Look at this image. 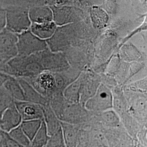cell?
I'll list each match as a JSON object with an SVG mask.
<instances>
[{
  "label": "cell",
  "instance_id": "5bb4252c",
  "mask_svg": "<svg viewBox=\"0 0 147 147\" xmlns=\"http://www.w3.org/2000/svg\"><path fill=\"white\" fill-rule=\"evenodd\" d=\"M57 26L53 22L43 24H31L30 31L32 33L42 40H47L52 37L56 31Z\"/></svg>",
  "mask_w": 147,
  "mask_h": 147
},
{
  "label": "cell",
  "instance_id": "2e32d148",
  "mask_svg": "<svg viewBox=\"0 0 147 147\" xmlns=\"http://www.w3.org/2000/svg\"><path fill=\"white\" fill-rule=\"evenodd\" d=\"M80 79L79 76L78 79L68 85L63 90V97L69 104H79L80 98Z\"/></svg>",
  "mask_w": 147,
  "mask_h": 147
},
{
  "label": "cell",
  "instance_id": "ffe728a7",
  "mask_svg": "<svg viewBox=\"0 0 147 147\" xmlns=\"http://www.w3.org/2000/svg\"><path fill=\"white\" fill-rule=\"evenodd\" d=\"M49 138L47 129L43 120L39 130L32 140L29 147H45Z\"/></svg>",
  "mask_w": 147,
  "mask_h": 147
},
{
  "label": "cell",
  "instance_id": "4fadbf2b",
  "mask_svg": "<svg viewBox=\"0 0 147 147\" xmlns=\"http://www.w3.org/2000/svg\"><path fill=\"white\" fill-rule=\"evenodd\" d=\"M23 90L25 100L27 102L36 104L44 106L49 102L42 95L34 89L26 80L22 78H16Z\"/></svg>",
  "mask_w": 147,
  "mask_h": 147
},
{
  "label": "cell",
  "instance_id": "44dd1931",
  "mask_svg": "<svg viewBox=\"0 0 147 147\" xmlns=\"http://www.w3.org/2000/svg\"><path fill=\"white\" fill-rule=\"evenodd\" d=\"M14 104V100L3 86L0 88V118L3 113Z\"/></svg>",
  "mask_w": 147,
  "mask_h": 147
},
{
  "label": "cell",
  "instance_id": "8992f818",
  "mask_svg": "<svg viewBox=\"0 0 147 147\" xmlns=\"http://www.w3.org/2000/svg\"><path fill=\"white\" fill-rule=\"evenodd\" d=\"M46 3L53 11V21L57 26L78 22L84 18L83 11L78 8L69 6H58L49 1H47Z\"/></svg>",
  "mask_w": 147,
  "mask_h": 147
},
{
  "label": "cell",
  "instance_id": "ba28073f",
  "mask_svg": "<svg viewBox=\"0 0 147 147\" xmlns=\"http://www.w3.org/2000/svg\"><path fill=\"white\" fill-rule=\"evenodd\" d=\"M28 14L31 24H43L53 21V11L45 1H31Z\"/></svg>",
  "mask_w": 147,
  "mask_h": 147
},
{
  "label": "cell",
  "instance_id": "5b68a950",
  "mask_svg": "<svg viewBox=\"0 0 147 147\" xmlns=\"http://www.w3.org/2000/svg\"><path fill=\"white\" fill-rule=\"evenodd\" d=\"M89 112L100 113L113 108V93L111 89L103 84H100L94 95L84 104Z\"/></svg>",
  "mask_w": 147,
  "mask_h": 147
},
{
  "label": "cell",
  "instance_id": "d6986e66",
  "mask_svg": "<svg viewBox=\"0 0 147 147\" xmlns=\"http://www.w3.org/2000/svg\"><path fill=\"white\" fill-rule=\"evenodd\" d=\"M42 121L41 120L22 121L20 126L30 142L39 130Z\"/></svg>",
  "mask_w": 147,
  "mask_h": 147
},
{
  "label": "cell",
  "instance_id": "6da1fadb",
  "mask_svg": "<svg viewBox=\"0 0 147 147\" xmlns=\"http://www.w3.org/2000/svg\"><path fill=\"white\" fill-rule=\"evenodd\" d=\"M0 3L5 11L6 30L16 34L30 30L31 1H0Z\"/></svg>",
  "mask_w": 147,
  "mask_h": 147
},
{
  "label": "cell",
  "instance_id": "52a82bcc",
  "mask_svg": "<svg viewBox=\"0 0 147 147\" xmlns=\"http://www.w3.org/2000/svg\"><path fill=\"white\" fill-rule=\"evenodd\" d=\"M25 80L48 101L53 95L58 91L53 73L49 71H42L35 78Z\"/></svg>",
  "mask_w": 147,
  "mask_h": 147
},
{
  "label": "cell",
  "instance_id": "8fae6325",
  "mask_svg": "<svg viewBox=\"0 0 147 147\" xmlns=\"http://www.w3.org/2000/svg\"><path fill=\"white\" fill-rule=\"evenodd\" d=\"M14 104L22 121L44 120L42 106L27 101H14Z\"/></svg>",
  "mask_w": 147,
  "mask_h": 147
},
{
  "label": "cell",
  "instance_id": "d4e9b609",
  "mask_svg": "<svg viewBox=\"0 0 147 147\" xmlns=\"http://www.w3.org/2000/svg\"><path fill=\"white\" fill-rule=\"evenodd\" d=\"M121 56L124 57L126 55H128L126 58H127L126 61H134L136 60L137 59H138L141 58V55H140V53L137 50L135 47H122L121 50Z\"/></svg>",
  "mask_w": 147,
  "mask_h": 147
},
{
  "label": "cell",
  "instance_id": "7a4b0ae2",
  "mask_svg": "<svg viewBox=\"0 0 147 147\" xmlns=\"http://www.w3.org/2000/svg\"><path fill=\"white\" fill-rule=\"evenodd\" d=\"M0 71L15 78H35L44 71L36 55L29 56L17 55L0 67Z\"/></svg>",
  "mask_w": 147,
  "mask_h": 147
},
{
  "label": "cell",
  "instance_id": "ac0fdd59",
  "mask_svg": "<svg viewBox=\"0 0 147 147\" xmlns=\"http://www.w3.org/2000/svg\"><path fill=\"white\" fill-rule=\"evenodd\" d=\"M96 115L98 117L100 123H101V126L105 127L114 128L118 126L120 123L119 117L115 111L112 110L96 113Z\"/></svg>",
  "mask_w": 147,
  "mask_h": 147
},
{
  "label": "cell",
  "instance_id": "e0dca14e",
  "mask_svg": "<svg viewBox=\"0 0 147 147\" xmlns=\"http://www.w3.org/2000/svg\"><path fill=\"white\" fill-rule=\"evenodd\" d=\"M3 87L9 93L14 101H25L23 90L16 78L11 76L3 85Z\"/></svg>",
  "mask_w": 147,
  "mask_h": 147
},
{
  "label": "cell",
  "instance_id": "7c38bea8",
  "mask_svg": "<svg viewBox=\"0 0 147 147\" xmlns=\"http://www.w3.org/2000/svg\"><path fill=\"white\" fill-rule=\"evenodd\" d=\"M22 118L15 104L11 105L3 113L0 118V130L9 133L20 125Z\"/></svg>",
  "mask_w": 147,
  "mask_h": 147
},
{
  "label": "cell",
  "instance_id": "484cf974",
  "mask_svg": "<svg viewBox=\"0 0 147 147\" xmlns=\"http://www.w3.org/2000/svg\"><path fill=\"white\" fill-rule=\"evenodd\" d=\"M5 11L0 3V32L3 30L5 27Z\"/></svg>",
  "mask_w": 147,
  "mask_h": 147
},
{
  "label": "cell",
  "instance_id": "4316f807",
  "mask_svg": "<svg viewBox=\"0 0 147 147\" xmlns=\"http://www.w3.org/2000/svg\"><path fill=\"white\" fill-rule=\"evenodd\" d=\"M11 76L0 71V88L3 87L8 80L11 78Z\"/></svg>",
  "mask_w": 147,
  "mask_h": 147
},
{
  "label": "cell",
  "instance_id": "9c48e42d",
  "mask_svg": "<svg viewBox=\"0 0 147 147\" xmlns=\"http://www.w3.org/2000/svg\"><path fill=\"white\" fill-rule=\"evenodd\" d=\"M80 79V104L84 106L86 102L96 93L100 83L96 76L90 74H81Z\"/></svg>",
  "mask_w": 147,
  "mask_h": 147
},
{
  "label": "cell",
  "instance_id": "277c9868",
  "mask_svg": "<svg viewBox=\"0 0 147 147\" xmlns=\"http://www.w3.org/2000/svg\"><path fill=\"white\" fill-rule=\"evenodd\" d=\"M44 70L51 73H62L70 68L65 55L61 53H53L49 48L35 54Z\"/></svg>",
  "mask_w": 147,
  "mask_h": 147
},
{
  "label": "cell",
  "instance_id": "9a60e30c",
  "mask_svg": "<svg viewBox=\"0 0 147 147\" xmlns=\"http://www.w3.org/2000/svg\"><path fill=\"white\" fill-rule=\"evenodd\" d=\"M90 17L93 27L98 30L106 26L109 19L106 11L99 7H94L91 9Z\"/></svg>",
  "mask_w": 147,
  "mask_h": 147
},
{
  "label": "cell",
  "instance_id": "cb8c5ba5",
  "mask_svg": "<svg viewBox=\"0 0 147 147\" xmlns=\"http://www.w3.org/2000/svg\"><path fill=\"white\" fill-rule=\"evenodd\" d=\"M0 147H24L14 140L8 132L0 130Z\"/></svg>",
  "mask_w": 147,
  "mask_h": 147
},
{
  "label": "cell",
  "instance_id": "7402d4cb",
  "mask_svg": "<svg viewBox=\"0 0 147 147\" xmlns=\"http://www.w3.org/2000/svg\"><path fill=\"white\" fill-rule=\"evenodd\" d=\"M9 135L10 136L19 143L21 146L24 147H29L30 145V141L22 131L20 126H19L9 132Z\"/></svg>",
  "mask_w": 147,
  "mask_h": 147
},
{
  "label": "cell",
  "instance_id": "3957f363",
  "mask_svg": "<svg viewBox=\"0 0 147 147\" xmlns=\"http://www.w3.org/2000/svg\"><path fill=\"white\" fill-rule=\"evenodd\" d=\"M18 55L29 56L48 49L45 40L34 35L30 30L18 34L16 43Z\"/></svg>",
  "mask_w": 147,
  "mask_h": 147
},
{
  "label": "cell",
  "instance_id": "603a6c76",
  "mask_svg": "<svg viewBox=\"0 0 147 147\" xmlns=\"http://www.w3.org/2000/svg\"><path fill=\"white\" fill-rule=\"evenodd\" d=\"M45 147H66L63 137L62 126L58 131L49 136Z\"/></svg>",
  "mask_w": 147,
  "mask_h": 147
},
{
  "label": "cell",
  "instance_id": "30bf717a",
  "mask_svg": "<svg viewBox=\"0 0 147 147\" xmlns=\"http://www.w3.org/2000/svg\"><path fill=\"white\" fill-rule=\"evenodd\" d=\"M18 34L5 28L0 32V55L9 60L18 55Z\"/></svg>",
  "mask_w": 147,
  "mask_h": 147
}]
</instances>
